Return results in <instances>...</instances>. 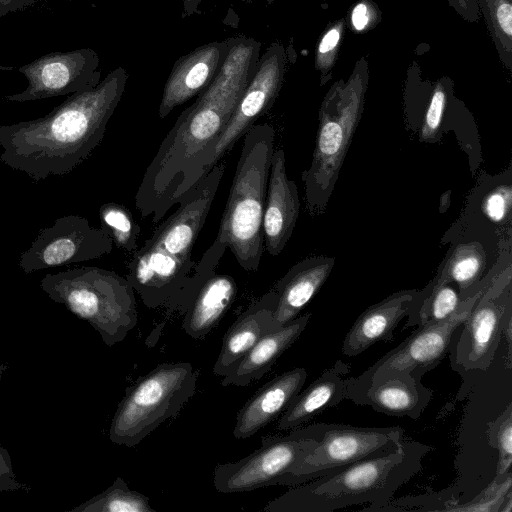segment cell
I'll use <instances>...</instances> for the list:
<instances>
[{
    "instance_id": "6da1fadb",
    "label": "cell",
    "mask_w": 512,
    "mask_h": 512,
    "mask_svg": "<svg viewBox=\"0 0 512 512\" xmlns=\"http://www.w3.org/2000/svg\"><path fill=\"white\" fill-rule=\"evenodd\" d=\"M260 51L254 38L231 37L217 75L178 116L143 175L135 195L142 218L152 216L157 223L178 203L190 169L222 131L253 78Z\"/></svg>"
},
{
    "instance_id": "7a4b0ae2",
    "label": "cell",
    "mask_w": 512,
    "mask_h": 512,
    "mask_svg": "<svg viewBox=\"0 0 512 512\" xmlns=\"http://www.w3.org/2000/svg\"><path fill=\"white\" fill-rule=\"evenodd\" d=\"M127 80L126 69L118 67L47 115L0 126V160L34 182L72 172L102 142Z\"/></svg>"
},
{
    "instance_id": "3957f363",
    "label": "cell",
    "mask_w": 512,
    "mask_h": 512,
    "mask_svg": "<svg viewBox=\"0 0 512 512\" xmlns=\"http://www.w3.org/2000/svg\"><path fill=\"white\" fill-rule=\"evenodd\" d=\"M431 450V446L404 437L397 450L358 460L324 476L291 486L262 510L332 512L371 503L364 510L379 511L402 485L422 469V460Z\"/></svg>"
},
{
    "instance_id": "277c9868",
    "label": "cell",
    "mask_w": 512,
    "mask_h": 512,
    "mask_svg": "<svg viewBox=\"0 0 512 512\" xmlns=\"http://www.w3.org/2000/svg\"><path fill=\"white\" fill-rule=\"evenodd\" d=\"M275 130L253 124L245 133L218 234L246 271L259 269L264 249L263 214Z\"/></svg>"
},
{
    "instance_id": "5b68a950",
    "label": "cell",
    "mask_w": 512,
    "mask_h": 512,
    "mask_svg": "<svg viewBox=\"0 0 512 512\" xmlns=\"http://www.w3.org/2000/svg\"><path fill=\"white\" fill-rule=\"evenodd\" d=\"M368 74V64L362 58L348 80L335 82L321 103L312 161L301 175L306 210L311 216L323 214L333 194L361 119Z\"/></svg>"
},
{
    "instance_id": "8992f818",
    "label": "cell",
    "mask_w": 512,
    "mask_h": 512,
    "mask_svg": "<svg viewBox=\"0 0 512 512\" xmlns=\"http://www.w3.org/2000/svg\"><path fill=\"white\" fill-rule=\"evenodd\" d=\"M41 289L87 321L111 347L122 342L138 322L134 289L114 271L83 266L46 274Z\"/></svg>"
},
{
    "instance_id": "52a82bcc",
    "label": "cell",
    "mask_w": 512,
    "mask_h": 512,
    "mask_svg": "<svg viewBox=\"0 0 512 512\" xmlns=\"http://www.w3.org/2000/svg\"><path fill=\"white\" fill-rule=\"evenodd\" d=\"M197 374L188 362L162 363L139 377L118 404L109 429L117 445L133 447L175 417L195 394Z\"/></svg>"
},
{
    "instance_id": "ba28073f",
    "label": "cell",
    "mask_w": 512,
    "mask_h": 512,
    "mask_svg": "<svg viewBox=\"0 0 512 512\" xmlns=\"http://www.w3.org/2000/svg\"><path fill=\"white\" fill-rule=\"evenodd\" d=\"M321 423L262 438V445L236 462L218 464L213 484L220 493H238L280 485L318 445Z\"/></svg>"
},
{
    "instance_id": "9c48e42d",
    "label": "cell",
    "mask_w": 512,
    "mask_h": 512,
    "mask_svg": "<svg viewBox=\"0 0 512 512\" xmlns=\"http://www.w3.org/2000/svg\"><path fill=\"white\" fill-rule=\"evenodd\" d=\"M285 69V48L281 43L274 42L260 56L258 68L226 125L187 174L179 201L272 106L281 89Z\"/></svg>"
},
{
    "instance_id": "30bf717a",
    "label": "cell",
    "mask_w": 512,
    "mask_h": 512,
    "mask_svg": "<svg viewBox=\"0 0 512 512\" xmlns=\"http://www.w3.org/2000/svg\"><path fill=\"white\" fill-rule=\"evenodd\" d=\"M494 280L495 278L464 299L458 310L450 317L417 326L410 336L384 354L361 375L347 378L346 394L363 390L372 382L395 372L408 371L422 378L426 372L436 368L448 351L454 331L463 324L476 301Z\"/></svg>"
},
{
    "instance_id": "8fae6325",
    "label": "cell",
    "mask_w": 512,
    "mask_h": 512,
    "mask_svg": "<svg viewBox=\"0 0 512 512\" xmlns=\"http://www.w3.org/2000/svg\"><path fill=\"white\" fill-rule=\"evenodd\" d=\"M404 439V429L394 427H355L321 423L316 448L282 479L280 485L295 486L358 460L395 451Z\"/></svg>"
},
{
    "instance_id": "7c38bea8",
    "label": "cell",
    "mask_w": 512,
    "mask_h": 512,
    "mask_svg": "<svg viewBox=\"0 0 512 512\" xmlns=\"http://www.w3.org/2000/svg\"><path fill=\"white\" fill-rule=\"evenodd\" d=\"M511 265L480 296L463 322L456 360L466 370L486 371L492 364L503 328L512 318Z\"/></svg>"
},
{
    "instance_id": "4fadbf2b",
    "label": "cell",
    "mask_w": 512,
    "mask_h": 512,
    "mask_svg": "<svg viewBox=\"0 0 512 512\" xmlns=\"http://www.w3.org/2000/svg\"><path fill=\"white\" fill-rule=\"evenodd\" d=\"M113 241L101 227L95 228L78 215L56 219L40 229L31 246L21 253L19 267L26 274L38 270L85 262L109 254Z\"/></svg>"
},
{
    "instance_id": "5bb4252c",
    "label": "cell",
    "mask_w": 512,
    "mask_h": 512,
    "mask_svg": "<svg viewBox=\"0 0 512 512\" xmlns=\"http://www.w3.org/2000/svg\"><path fill=\"white\" fill-rule=\"evenodd\" d=\"M28 82L19 93L5 96L10 102H28L71 95L97 86L101 79L100 58L91 48L52 52L18 68Z\"/></svg>"
},
{
    "instance_id": "9a60e30c",
    "label": "cell",
    "mask_w": 512,
    "mask_h": 512,
    "mask_svg": "<svg viewBox=\"0 0 512 512\" xmlns=\"http://www.w3.org/2000/svg\"><path fill=\"white\" fill-rule=\"evenodd\" d=\"M195 265L192 259L144 243L130 259L126 279L146 307L171 312Z\"/></svg>"
},
{
    "instance_id": "2e32d148",
    "label": "cell",
    "mask_w": 512,
    "mask_h": 512,
    "mask_svg": "<svg viewBox=\"0 0 512 512\" xmlns=\"http://www.w3.org/2000/svg\"><path fill=\"white\" fill-rule=\"evenodd\" d=\"M225 172L216 163L178 203L179 208L157 226L145 243L156 245L181 258L192 259V248L205 223Z\"/></svg>"
},
{
    "instance_id": "e0dca14e",
    "label": "cell",
    "mask_w": 512,
    "mask_h": 512,
    "mask_svg": "<svg viewBox=\"0 0 512 512\" xmlns=\"http://www.w3.org/2000/svg\"><path fill=\"white\" fill-rule=\"evenodd\" d=\"M230 43L231 38L213 41L176 60L164 85L158 109L161 119L210 85L228 55Z\"/></svg>"
},
{
    "instance_id": "ac0fdd59",
    "label": "cell",
    "mask_w": 512,
    "mask_h": 512,
    "mask_svg": "<svg viewBox=\"0 0 512 512\" xmlns=\"http://www.w3.org/2000/svg\"><path fill=\"white\" fill-rule=\"evenodd\" d=\"M300 211L295 181L286 173L285 152L274 149L271 158L263 214L264 246L272 256L279 255L292 236Z\"/></svg>"
},
{
    "instance_id": "d6986e66",
    "label": "cell",
    "mask_w": 512,
    "mask_h": 512,
    "mask_svg": "<svg viewBox=\"0 0 512 512\" xmlns=\"http://www.w3.org/2000/svg\"><path fill=\"white\" fill-rule=\"evenodd\" d=\"M432 396L433 391L422 384L420 377L399 371L372 382L363 390L346 394L345 399L357 405H368L388 416L416 420Z\"/></svg>"
},
{
    "instance_id": "ffe728a7",
    "label": "cell",
    "mask_w": 512,
    "mask_h": 512,
    "mask_svg": "<svg viewBox=\"0 0 512 512\" xmlns=\"http://www.w3.org/2000/svg\"><path fill=\"white\" fill-rule=\"evenodd\" d=\"M306 379V370L296 367L264 384L239 410L234 437L249 438L278 419L301 391Z\"/></svg>"
},
{
    "instance_id": "44dd1931",
    "label": "cell",
    "mask_w": 512,
    "mask_h": 512,
    "mask_svg": "<svg viewBox=\"0 0 512 512\" xmlns=\"http://www.w3.org/2000/svg\"><path fill=\"white\" fill-rule=\"evenodd\" d=\"M418 293L417 289L397 291L368 307L347 332L342 353L353 357L379 341H391L397 325L408 316Z\"/></svg>"
},
{
    "instance_id": "7402d4cb",
    "label": "cell",
    "mask_w": 512,
    "mask_h": 512,
    "mask_svg": "<svg viewBox=\"0 0 512 512\" xmlns=\"http://www.w3.org/2000/svg\"><path fill=\"white\" fill-rule=\"evenodd\" d=\"M335 264L333 257L311 256L293 265L273 286L277 294L274 328L297 318L328 279Z\"/></svg>"
},
{
    "instance_id": "603a6c76",
    "label": "cell",
    "mask_w": 512,
    "mask_h": 512,
    "mask_svg": "<svg viewBox=\"0 0 512 512\" xmlns=\"http://www.w3.org/2000/svg\"><path fill=\"white\" fill-rule=\"evenodd\" d=\"M277 294L271 289L242 312L226 331L213 366L216 376L229 373L255 343L274 330Z\"/></svg>"
},
{
    "instance_id": "cb8c5ba5",
    "label": "cell",
    "mask_w": 512,
    "mask_h": 512,
    "mask_svg": "<svg viewBox=\"0 0 512 512\" xmlns=\"http://www.w3.org/2000/svg\"><path fill=\"white\" fill-rule=\"evenodd\" d=\"M351 366L337 360L304 391H300L278 418L276 429L290 431L303 426L323 411L345 399L347 378Z\"/></svg>"
},
{
    "instance_id": "d4e9b609",
    "label": "cell",
    "mask_w": 512,
    "mask_h": 512,
    "mask_svg": "<svg viewBox=\"0 0 512 512\" xmlns=\"http://www.w3.org/2000/svg\"><path fill=\"white\" fill-rule=\"evenodd\" d=\"M311 313L298 316L288 324L263 335L237 365L221 380L222 386H248L261 379L278 358L299 338Z\"/></svg>"
},
{
    "instance_id": "484cf974",
    "label": "cell",
    "mask_w": 512,
    "mask_h": 512,
    "mask_svg": "<svg viewBox=\"0 0 512 512\" xmlns=\"http://www.w3.org/2000/svg\"><path fill=\"white\" fill-rule=\"evenodd\" d=\"M237 284L228 274L212 273L188 305L182 328L193 339H203L220 322L233 304Z\"/></svg>"
},
{
    "instance_id": "4316f807",
    "label": "cell",
    "mask_w": 512,
    "mask_h": 512,
    "mask_svg": "<svg viewBox=\"0 0 512 512\" xmlns=\"http://www.w3.org/2000/svg\"><path fill=\"white\" fill-rule=\"evenodd\" d=\"M488 254L482 243L469 240L453 246L432 284H454L462 299H466L483 285L492 281L501 271L492 269L485 275Z\"/></svg>"
},
{
    "instance_id": "83f0119b",
    "label": "cell",
    "mask_w": 512,
    "mask_h": 512,
    "mask_svg": "<svg viewBox=\"0 0 512 512\" xmlns=\"http://www.w3.org/2000/svg\"><path fill=\"white\" fill-rule=\"evenodd\" d=\"M74 512H156L149 497L131 490L127 483L117 477L102 493L70 509Z\"/></svg>"
},
{
    "instance_id": "f1b7e54d",
    "label": "cell",
    "mask_w": 512,
    "mask_h": 512,
    "mask_svg": "<svg viewBox=\"0 0 512 512\" xmlns=\"http://www.w3.org/2000/svg\"><path fill=\"white\" fill-rule=\"evenodd\" d=\"M481 14L494 41L498 55L508 70L512 68L511 0H478Z\"/></svg>"
},
{
    "instance_id": "f546056e",
    "label": "cell",
    "mask_w": 512,
    "mask_h": 512,
    "mask_svg": "<svg viewBox=\"0 0 512 512\" xmlns=\"http://www.w3.org/2000/svg\"><path fill=\"white\" fill-rule=\"evenodd\" d=\"M99 217L101 227L108 233L113 244L129 253L136 251L141 229L125 206L106 203L101 206Z\"/></svg>"
},
{
    "instance_id": "4dcf8cb0",
    "label": "cell",
    "mask_w": 512,
    "mask_h": 512,
    "mask_svg": "<svg viewBox=\"0 0 512 512\" xmlns=\"http://www.w3.org/2000/svg\"><path fill=\"white\" fill-rule=\"evenodd\" d=\"M227 248L223 239L217 235L211 246L204 252L202 258L196 263L183 290L179 294L172 308L173 312L184 314L193 297L203 282L215 272V269Z\"/></svg>"
},
{
    "instance_id": "1f68e13d",
    "label": "cell",
    "mask_w": 512,
    "mask_h": 512,
    "mask_svg": "<svg viewBox=\"0 0 512 512\" xmlns=\"http://www.w3.org/2000/svg\"><path fill=\"white\" fill-rule=\"evenodd\" d=\"M453 84L449 78H442L431 85L426 102L423 122L420 127V140L435 142L440 137V129L445 118Z\"/></svg>"
},
{
    "instance_id": "d6a6232c",
    "label": "cell",
    "mask_w": 512,
    "mask_h": 512,
    "mask_svg": "<svg viewBox=\"0 0 512 512\" xmlns=\"http://www.w3.org/2000/svg\"><path fill=\"white\" fill-rule=\"evenodd\" d=\"M512 186L510 180H499L482 192L480 215L494 228L511 229Z\"/></svg>"
},
{
    "instance_id": "836d02e7",
    "label": "cell",
    "mask_w": 512,
    "mask_h": 512,
    "mask_svg": "<svg viewBox=\"0 0 512 512\" xmlns=\"http://www.w3.org/2000/svg\"><path fill=\"white\" fill-rule=\"evenodd\" d=\"M489 444L498 451L497 473L503 477L511 472L512 464V409L509 404L505 411L488 424Z\"/></svg>"
},
{
    "instance_id": "e575fe53",
    "label": "cell",
    "mask_w": 512,
    "mask_h": 512,
    "mask_svg": "<svg viewBox=\"0 0 512 512\" xmlns=\"http://www.w3.org/2000/svg\"><path fill=\"white\" fill-rule=\"evenodd\" d=\"M346 26L345 19L331 25L323 34L316 50L315 66L321 72L322 84L334 65L341 38Z\"/></svg>"
},
{
    "instance_id": "d590c367",
    "label": "cell",
    "mask_w": 512,
    "mask_h": 512,
    "mask_svg": "<svg viewBox=\"0 0 512 512\" xmlns=\"http://www.w3.org/2000/svg\"><path fill=\"white\" fill-rule=\"evenodd\" d=\"M28 487L20 483L13 471L9 452L0 444V492L24 490Z\"/></svg>"
},
{
    "instance_id": "8d00e7d4",
    "label": "cell",
    "mask_w": 512,
    "mask_h": 512,
    "mask_svg": "<svg viewBox=\"0 0 512 512\" xmlns=\"http://www.w3.org/2000/svg\"><path fill=\"white\" fill-rule=\"evenodd\" d=\"M376 19V10L370 6L369 1L359 2L351 11L350 23L356 32H362L369 28Z\"/></svg>"
},
{
    "instance_id": "74e56055",
    "label": "cell",
    "mask_w": 512,
    "mask_h": 512,
    "mask_svg": "<svg viewBox=\"0 0 512 512\" xmlns=\"http://www.w3.org/2000/svg\"><path fill=\"white\" fill-rule=\"evenodd\" d=\"M449 5L465 20L475 23L480 17L478 0H447Z\"/></svg>"
},
{
    "instance_id": "f35d334b",
    "label": "cell",
    "mask_w": 512,
    "mask_h": 512,
    "mask_svg": "<svg viewBox=\"0 0 512 512\" xmlns=\"http://www.w3.org/2000/svg\"><path fill=\"white\" fill-rule=\"evenodd\" d=\"M38 0H0V18L10 13L25 10Z\"/></svg>"
},
{
    "instance_id": "ab89813d",
    "label": "cell",
    "mask_w": 512,
    "mask_h": 512,
    "mask_svg": "<svg viewBox=\"0 0 512 512\" xmlns=\"http://www.w3.org/2000/svg\"><path fill=\"white\" fill-rule=\"evenodd\" d=\"M182 6L183 16H192L197 11L203 0H178Z\"/></svg>"
},
{
    "instance_id": "60d3db41",
    "label": "cell",
    "mask_w": 512,
    "mask_h": 512,
    "mask_svg": "<svg viewBox=\"0 0 512 512\" xmlns=\"http://www.w3.org/2000/svg\"><path fill=\"white\" fill-rule=\"evenodd\" d=\"M512 511V494L508 493L505 500L503 501L499 512H511Z\"/></svg>"
},
{
    "instance_id": "b9f144b4",
    "label": "cell",
    "mask_w": 512,
    "mask_h": 512,
    "mask_svg": "<svg viewBox=\"0 0 512 512\" xmlns=\"http://www.w3.org/2000/svg\"><path fill=\"white\" fill-rule=\"evenodd\" d=\"M8 368L7 364L3 363L0 356V383L2 379L3 372Z\"/></svg>"
}]
</instances>
